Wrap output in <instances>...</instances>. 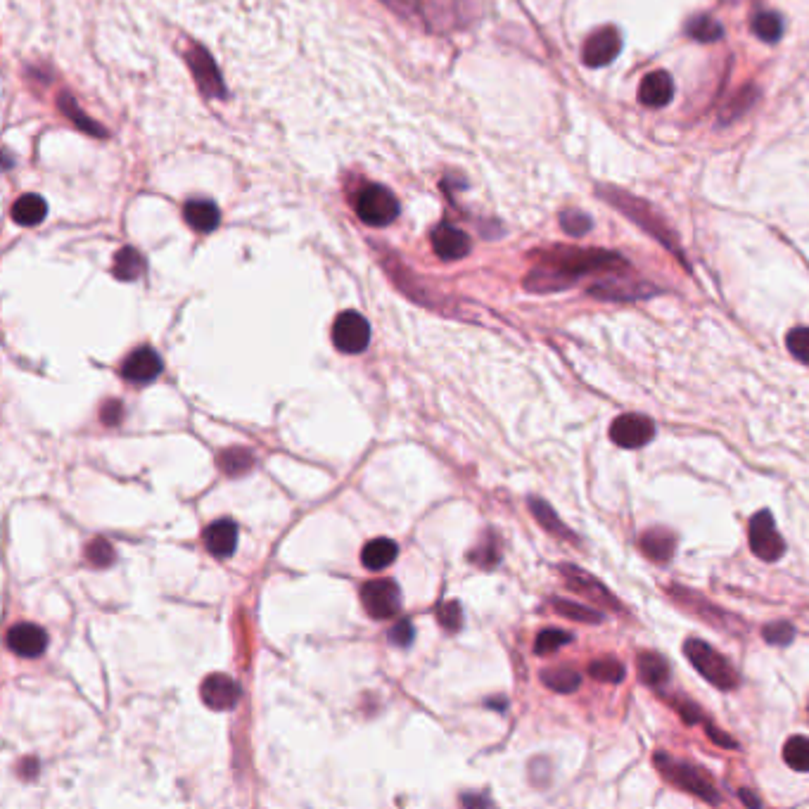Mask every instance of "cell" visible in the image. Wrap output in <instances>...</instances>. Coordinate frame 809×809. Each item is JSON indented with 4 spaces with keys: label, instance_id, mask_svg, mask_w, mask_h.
<instances>
[{
    "label": "cell",
    "instance_id": "cell-27",
    "mask_svg": "<svg viewBox=\"0 0 809 809\" xmlns=\"http://www.w3.org/2000/svg\"><path fill=\"white\" fill-rule=\"evenodd\" d=\"M722 34H724L722 24L710 15H696L686 22V36L698 43H715L722 38Z\"/></svg>",
    "mask_w": 809,
    "mask_h": 809
},
{
    "label": "cell",
    "instance_id": "cell-1",
    "mask_svg": "<svg viewBox=\"0 0 809 809\" xmlns=\"http://www.w3.org/2000/svg\"><path fill=\"white\" fill-rule=\"evenodd\" d=\"M620 254L605 250H577V247H553L539 252V264L527 276L525 288L532 292L568 290L579 278L598 271L624 269Z\"/></svg>",
    "mask_w": 809,
    "mask_h": 809
},
{
    "label": "cell",
    "instance_id": "cell-20",
    "mask_svg": "<svg viewBox=\"0 0 809 809\" xmlns=\"http://www.w3.org/2000/svg\"><path fill=\"white\" fill-rule=\"evenodd\" d=\"M397 553H399V546L394 544L392 539L380 537V539L368 541V544L363 546L361 563L366 565V570L380 572V570L390 568V565L394 563V558H397Z\"/></svg>",
    "mask_w": 809,
    "mask_h": 809
},
{
    "label": "cell",
    "instance_id": "cell-12",
    "mask_svg": "<svg viewBox=\"0 0 809 809\" xmlns=\"http://www.w3.org/2000/svg\"><path fill=\"white\" fill-rule=\"evenodd\" d=\"M188 65H190V69H193L197 86H200L202 93L209 95V98H224L226 95L224 81H221L219 69H216L212 55H209L205 48H200V46L190 48Z\"/></svg>",
    "mask_w": 809,
    "mask_h": 809
},
{
    "label": "cell",
    "instance_id": "cell-23",
    "mask_svg": "<svg viewBox=\"0 0 809 809\" xmlns=\"http://www.w3.org/2000/svg\"><path fill=\"white\" fill-rule=\"evenodd\" d=\"M530 511H532L534 518H537L539 525L544 527L546 532H551L553 537H563V539L577 541L575 534H572L568 527H565V522L560 520L556 513H553V508L544 499H530Z\"/></svg>",
    "mask_w": 809,
    "mask_h": 809
},
{
    "label": "cell",
    "instance_id": "cell-13",
    "mask_svg": "<svg viewBox=\"0 0 809 809\" xmlns=\"http://www.w3.org/2000/svg\"><path fill=\"white\" fill-rule=\"evenodd\" d=\"M8 648L19 658H38L48 648L46 629L31 622H19L15 627H10Z\"/></svg>",
    "mask_w": 809,
    "mask_h": 809
},
{
    "label": "cell",
    "instance_id": "cell-9",
    "mask_svg": "<svg viewBox=\"0 0 809 809\" xmlns=\"http://www.w3.org/2000/svg\"><path fill=\"white\" fill-rule=\"evenodd\" d=\"M655 437V425L646 416L627 413L613 420L610 425V439L622 449H641Z\"/></svg>",
    "mask_w": 809,
    "mask_h": 809
},
{
    "label": "cell",
    "instance_id": "cell-35",
    "mask_svg": "<svg viewBox=\"0 0 809 809\" xmlns=\"http://www.w3.org/2000/svg\"><path fill=\"white\" fill-rule=\"evenodd\" d=\"M589 674L594 677L596 681H605V684H620L624 679V670L622 662H617L613 658H603V660H596L589 665Z\"/></svg>",
    "mask_w": 809,
    "mask_h": 809
},
{
    "label": "cell",
    "instance_id": "cell-34",
    "mask_svg": "<svg viewBox=\"0 0 809 809\" xmlns=\"http://www.w3.org/2000/svg\"><path fill=\"white\" fill-rule=\"evenodd\" d=\"M501 558V549H499V539H496L494 532H487V537L480 541V546L470 553V560H473L475 565H480V568H494L496 563H499Z\"/></svg>",
    "mask_w": 809,
    "mask_h": 809
},
{
    "label": "cell",
    "instance_id": "cell-32",
    "mask_svg": "<svg viewBox=\"0 0 809 809\" xmlns=\"http://www.w3.org/2000/svg\"><path fill=\"white\" fill-rule=\"evenodd\" d=\"M753 31L762 41L776 43L783 36V19L779 12H760L753 17Z\"/></svg>",
    "mask_w": 809,
    "mask_h": 809
},
{
    "label": "cell",
    "instance_id": "cell-33",
    "mask_svg": "<svg viewBox=\"0 0 809 809\" xmlns=\"http://www.w3.org/2000/svg\"><path fill=\"white\" fill-rule=\"evenodd\" d=\"M60 110L67 114L69 119L74 121L76 126H79L81 131H86V133H91V136H98V138H105V129L103 126H98L95 124V121H91V119H86V114L79 110V105L74 103V98L69 93H62V98H60Z\"/></svg>",
    "mask_w": 809,
    "mask_h": 809
},
{
    "label": "cell",
    "instance_id": "cell-44",
    "mask_svg": "<svg viewBox=\"0 0 809 809\" xmlns=\"http://www.w3.org/2000/svg\"><path fill=\"white\" fill-rule=\"evenodd\" d=\"M741 800L745 802V805H753V807H760V805H762V802L757 800L753 793H748V791H741Z\"/></svg>",
    "mask_w": 809,
    "mask_h": 809
},
{
    "label": "cell",
    "instance_id": "cell-10",
    "mask_svg": "<svg viewBox=\"0 0 809 809\" xmlns=\"http://www.w3.org/2000/svg\"><path fill=\"white\" fill-rule=\"evenodd\" d=\"M560 575L565 577V584L570 586L572 591H577L579 596H584L586 601H594V603H601L605 608L610 610H622V605L617 598L610 594L605 586L598 582L594 575H589V572L575 568V565H560Z\"/></svg>",
    "mask_w": 809,
    "mask_h": 809
},
{
    "label": "cell",
    "instance_id": "cell-24",
    "mask_svg": "<svg viewBox=\"0 0 809 809\" xmlns=\"http://www.w3.org/2000/svg\"><path fill=\"white\" fill-rule=\"evenodd\" d=\"M216 461H219L221 473L228 475V477H240V475L250 473L252 465H254V456H252L250 449L233 447V449L221 451Z\"/></svg>",
    "mask_w": 809,
    "mask_h": 809
},
{
    "label": "cell",
    "instance_id": "cell-31",
    "mask_svg": "<svg viewBox=\"0 0 809 809\" xmlns=\"http://www.w3.org/2000/svg\"><path fill=\"white\" fill-rule=\"evenodd\" d=\"M783 760L795 772H809V738L793 736L783 745Z\"/></svg>",
    "mask_w": 809,
    "mask_h": 809
},
{
    "label": "cell",
    "instance_id": "cell-16",
    "mask_svg": "<svg viewBox=\"0 0 809 809\" xmlns=\"http://www.w3.org/2000/svg\"><path fill=\"white\" fill-rule=\"evenodd\" d=\"M432 250H435L437 257L444 261L463 259L465 254L470 252V238L461 231V228L444 221V224H439L435 231H432Z\"/></svg>",
    "mask_w": 809,
    "mask_h": 809
},
{
    "label": "cell",
    "instance_id": "cell-7",
    "mask_svg": "<svg viewBox=\"0 0 809 809\" xmlns=\"http://www.w3.org/2000/svg\"><path fill=\"white\" fill-rule=\"evenodd\" d=\"M361 601L366 613L375 620H390L401 610V591L392 579H373L361 586Z\"/></svg>",
    "mask_w": 809,
    "mask_h": 809
},
{
    "label": "cell",
    "instance_id": "cell-30",
    "mask_svg": "<svg viewBox=\"0 0 809 809\" xmlns=\"http://www.w3.org/2000/svg\"><path fill=\"white\" fill-rule=\"evenodd\" d=\"M551 608L556 610L558 615L568 617V620H575V622H586V624L603 622V615L598 613V610L589 608V605L577 603V601H563V598H553Z\"/></svg>",
    "mask_w": 809,
    "mask_h": 809
},
{
    "label": "cell",
    "instance_id": "cell-21",
    "mask_svg": "<svg viewBox=\"0 0 809 809\" xmlns=\"http://www.w3.org/2000/svg\"><path fill=\"white\" fill-rule=\"evenodd\" d=\"M183 216H186L188 226L195 228L197 233L214 231V228L219 226V221H221L219 207H216L214 202H205V200L188 202L186 209H183Z\"/></svg>",
    "mask_w": 809,
    "mask_h": 809
},
{
    "label": "cell",
    "instance_id": "cell-40",
    "mask_svg": "<svg viewBox=\"0 0 809 809\" xmlns=\"http://www.w3.org/2000/svg\"><path fill=\"white\" fill-rule=\"evenodd\" d=\"M560 226L570 235H586L591 231V219L577 209H565V212H560Z\"/></svg>",
    "mask_w": 809,
    "mask_h": 809
},
{
    "label": "cell",
    "instance_id": "cell-8",
    "mask_svg": "<svg viewBox=\"0 0 809 809\" xmlns=\"http://www.w3.org/2000/svg\"><path fill=\"white\" fill-rule=\"evenodd\" d=\"M333 342L342 354H361L371 342V326L359 311H345L335 318Z\"/></svg>",
    "mask_w": 809,
    "mask_h": 809
},
{
    "label": "cell",
    "instance_id": "cell-29",
    "mask_svg": "<svg viewBox=\"0 0 809 809\" xmlns=\"http://www.w3.org/2000/svg\"><path fill=\"white\" fill-rule=\"evenodd\" d=\"M541 681L556 693H572L579 689L582 677L572 667H553V670L541 672Z\"/></svg>",
    "mask_w": 809,
    "mask_h": 809
},
{
    "label": "cell",
    "instance_id": "cell-15",
    "mask_svg": "<svg viewBox=\"0 0 809 809\" xmlns=\"http://www.w3.org/2000/svg\"><path fill=\"white\" fill-rule=\"evenodd\" d=\"M164 363L152 347H138L121 363V375L129 382H150L162 373Z\"/></svg>",
    "mask_w": 809,
    "mask_h": 809
},
{
    "label": "cell",
    "instance_id": "cell-26",
    "mask_svg": "<svg viewBox=\"0 0 809 809\" xmlns=\"http://www.w3.org/2000/svg\"><path fill=\"white\" fill-rule=\"evenodd\" d=\"M598 299H643L653 295L648 285H627V283H601L589 290Z\"/></svg>",
    "mask_w": 809,
    "mask_h": 809
},
{
    "label": "cell",
    "instance_id": "cell-25",
    "mask_svg": "<svg viewBox=\"0 0 809 809\" xmlns=\"http://www.w3.org/2000/svg\"><path fill=\"white\" fill-rule=\"evenodd\" d=\"M639 674L648 686H662L670 679V665L658 653H641L639 655Z\"/></svg>",
    "mask_w": 809,
    "mask_h": 809
},
{
    "label": "cell",
    "instance_id": "cell-6",
    "mask_svg": "<svg viewBox=\"0 0 809 809\" xmlns=\"http://www.w3.org/2000/svg\"><path fill=\"white\" fill-rule=\"evenodd\" d=\"M748 541L750 551L764 560V563H776L786 553V544H783V537L774 525V515L769 511H760L753 515V520L748 525Z\"/></svg>",
    "mask_w": 809,
    "mask_h": 809
},
{
    "label": "cell",
    "instance_id": "cell-18",
    "mask_svg": "<svg viewBox=\"0 0 809 809\" xmlns=\"http://www.w3.org/2000/svg\"><path fill=\"white\" fill-rule=\"evenodd\" d=\"M641 103L646 107H665L674 98V81L667 72H651L641 81Z\"/></svg>",
    "mask_w": 809,
    "mask_h": 809
},
{
    "label": "cell",
    "instance_id": "cell-17",
    "mask_svg": "<svg viewBox=\"0 0 809 809\" xmlns=\"http://www.w3.org/2000/svg\"><path fill=\"white\" fill-rule=\"evenodd\" d=\"M205 546L216 558L233 556L238 546V525L233 520H216L205 530Z\"/></svg>",
    "mask_w": 809,
    "mask_h": 809
},
{
    "label": "cell",
    "instance_id": "cell-39",
    "mask_svg": "<svg viewBox=\"0 0 809 809\" xmlns=\"http://www.w3.org/2000/svg\"><path fill=\"white\" fill-rule=\"evenodd\" d=\"M764 641L772 643V646H788L795 639V627L791 622H774L769 627L762 629Z\"/></svg>",
    "mask_w": 809,
    "mask_h": 809
},
{
    "label": "cell",
    "instance_id": "cell-22",
    "mask_svg": "<svg viewBox=\"0 0 809 809\" xmlns=\"http://www.w3.org/2000/svg\"><path fill=\"white\" fill-rule=\"evenodd\" d=\"M48 205L43 197L38 195H24L12 205V219L19 226H38L43 219H46Z\"/></svg>",
    "mask_w": 809,
    "mask_h": 809
},
{
    "label": "cell",
    "instance_id": "cell-45",
    "mask_svg": "<svg viewBox=\"0 0 809 809\" xmlns=\"http://www.w3.org/2000/svg\"><path fill=\"white\" fill-rule=\"evenodd\" d=\"M463 805H489V800H480V798H463Z\"/></svg>",
    "mask_w": 809,
    "mask_h": 809
},
{
    "label": "cell",
    "instance_id": "cell-38",
    "mask_svg": "<svg viewBox=\"0 0 809 809\" xmlns=\"http://www.w3.org/2000/svg\"><path fill=\"white\" fill-rule=\"evenodd\" d=\"M786 347L795 359L809 363V328H793L786 337Z\"/></svg>",
    "mask_w": 809,
    "mask_h": 809
},
{
    "label": "cell",
    "instance_id": "cell-37",
    "mask_svg": "<svg viewBox=\"0 0 809 809\" xmlns=\"http://www.w3.org/2000/svg\"><path fill=\"white\" fill-rule=\"evenodd\" d=\"M86 560L93 565V568H107V565H112L114 560V549L107 544V539L98 537L86 546Z\"/></svg>",
    "mask_w": 809,
    "mask_h": 809
},
{
    "label": "cell",
    "instance_id": "cell-4",
    "mask_svg": "<svg viewBox=\"0 0 809 809\" xmlns=\"http://www.w3.org/2000/svg\"><path fill=\"white\" fill-rule=\"evenodd\" d=\"M354 207L363 224L375 228L390 226L399 216V200L385 186H378V183L363 186L359 195H356Z\"/></svg>",
    "mask_w": 809,
    "mask_h": 809
},
{
    "label": "cell",
    "instance_id": "cell-11",
    "mask_svg": "<svg viewBox=\"0 0 809 809\" xmlns=\"http://www.w3.org/2000/svg\"><path fill=\"white\" fill-rule=\"evenodd\" d=\"M622 36L615 27H603L586 38L582 57L589 67H605L620 55Z\"/></svg>",
    "mask_w": 809,
    "mask_h": 809
},
{
    "label": "cell",
    "instance_id": "cell-3",
    "mask_svg": "<svg viewBox=\"0 0 809 809\" xmlns=\"http://www.w3.org/2000/svg\"><path fill=\"white\" fill-rule=\"evenodd\" d=\"M684 655L712 686H717V689L731 691L736 689L738 681H741L738 679L736 667L731 665L722 653L715 651L710 643L700 639H689L684 643Z\"/></svg>",
    "mask_w": 809,
    "mask_h": 809
},
{
    "label": "cell",
    "instance_id": "cell-36",
    "mask_svg": "<svg viewBox=\"0 0 809 809\" xmlns=\"http://www.w3.org/2000/svg\"><path fill=\"white\" fill-rule=\"evenodd\" d=\"M570 641H572L570 632H563V629H544V632L537 636V641H534V653L551 655L556 653L558 648L568 646Z\"/></svg>",
    "mask_w": 809,
    "mask_h": 809
},
{
    "label": "cell",
    "instance_id": "cell-41",
    "mask_svg": "<svg viewBox=\"0 0 809 809\" xmlns=\"http://www.w3.org/2000/svg\"><path fill=\"white\" fill-rule=\"evenodd\" d=\"M413 639H416V632H413V624L406 622V620H399L394 627L390 629V641L392 646H399V648H406L411 646Z\"/></svg>",
    "mask_w": 809,
    "mask_h": 809
},
{
    "label": "cell",
    "instance_id": "cell-2",
    "mask_svg": "<svg viewBox=\"0 0 809 809\" xmlns=\"http://www.w3.org/2000/svg\"><path fill=\"white\" fill-rule=\"evenodd\" d=\"M653 762L655 767L660 769V774L665 776L667 781H672L674 786H679L681 791L696 795V798L710 802V805H719V802H722V795H719L715 781H712L703 769L696 767V764L674 760V757H667L665 753L655 755Z\"/></svg>",
    "mask_w": 809,
    "mask_h": 809
},
{
    "label": "cell",
    "instance_id": "cell-19",
    "mask_svg": "<svg viewBox=\"0 0 809 809\" xmlns=\"http://www.w3.org/2000/svg\"><path fill=\"white\" fill-rule=\"evenodd\" d=\"M641 551L643 556L655 560V563H667L677 551V537L670 530L655 527V530H648L641 537Z\"/></svg>",
    "mask_w": 809,
    "mask_h": 809
},
{
    "label": "cell",
    "instance_id": "cell-5",
    "mask_svg": "<svg viewBox=\"0 0 809 809\" xmlns=\"http://www.w3.org/2000/svg\"><path fill=\"white\" fill-rule=\"evenodd\" d=\"M670 596L674 598V603L681 605V608H686L689 613H696L700 620L707 622V624H715L717 629H724V632H731V634H745V632H748V627H745V624L738 620V617L724 613L722 608H717V605H710L703 596L693 594V591H689V589L674 586V589H670Z\"/></svg>",
    "mask_w": 809,
    "mask_h": 809
},
{
    "label": "cell",
    "instance_id": "cell-14",
    "mask_svg": "<svg viewBox=\"0 0 809 809\" xmlns=\"http://www.w3.org/2000/svg\"><path fill=\"white\" fill-rule=\"evenodd\" d=\"M202 700H205L207 707L212 710H231V707L238 705V700L242 696L240 684L228 674H212L202 681Z\"/></svg>",
    "mask_w": 809,
    "mask_h": 809
},
{
    "label": "cell",
    "instance_id": "cell-43",
    "mask_svg": "<svg viewBox=\"0 0 809 809\" xmlns=\"http://www.w3.org/2000/svg\"><path fill=\"white\" fill-rule=\"evenodd\" d=\"M100 418H103L105 425H119L121 418H124V404L117 399H110L107 404L103 406V411H100Z\"/></svg>",
    "mask_w": 809,
    "mask_h": 809
},
{
    "label": "cell",
    "instance_id": "cell-42",
    "mask_svg": "<svg viewBox=\"0 0 809 809\" xmlns=\"http://www.w3.org/2000/svg\"><path fill=\"white\" fill-rule=\"evenodd\" d=\"M437 617L442 622V627H447L454 632V629L461 627V605L458 603H444L437 608Z\"/></svg>",
    "mask_w": 809,
    "mask_h": 809
},
{
    "label": "cell",
    "instance_id": "cell-28",
    "mask_svg": "<svg viewBox=\"0 0 809 809\" xmlns=\"http://www.w3.org/2000/svg\"><path fill=\"white\" fill-rule=\"evenodd\" d=\"M143 271H145L143 254L133 250V247H124V250H119L117 257H114L112 273L119 280H136Z\"/></svg>",
    "mask_w": 809,
    "mask_h": 809
}]
</instances>
